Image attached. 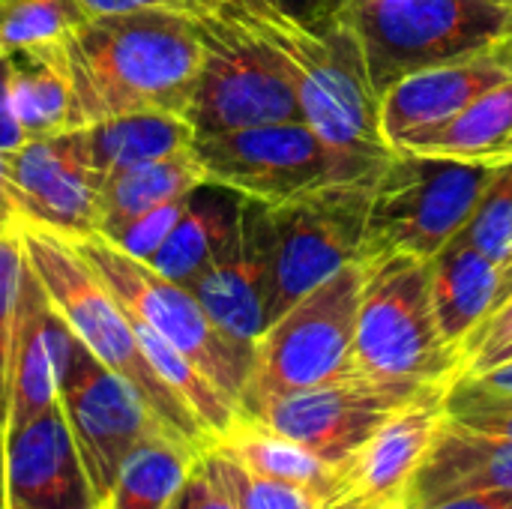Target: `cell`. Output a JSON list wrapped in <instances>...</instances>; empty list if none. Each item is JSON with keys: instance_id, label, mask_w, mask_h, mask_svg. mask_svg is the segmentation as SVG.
Returning a JSON list of instances; mask_svg holds the SVG:
<instances>
[{"instance_id": "42", "label": "cell", "mask_w": 512, "mask_h": 509, "mask_svg": "<svg viewBox=\"0 0 512 509\" xmlns=\"http://www.w3.org/2000/svg\"><path fill=\"white\" fill-rule=\"evenodd\" d=\"M18 231H21V213H18L12 180H9L6 153L0 150V234H18Z\"/></svg>"}, {"instance_id": "21", "label": "cell", "mask_w": 512, "mask_h": 509, "mask_svg": "<svg viewBox=\"0 0 512 509\" xmlns=\"http://www.w3.org/2000/svg\"><path fill=\"white\" fill-rule=\"evenodd\" d=\"M429 270L438 327L462 354V342L504 300V264L453 237L435 258H429Z\"/></svg>"}, {"instance_id": "31", "label": "cell", "mask_w": 512, "mask_h": 509, "mask_svg": "<svg viewBox=\"0 0 512 509\" xmlns=\"http://www.w3.org/2000/svg\"><path fill=\"white\" fill-rule=\"evenodd\" d=\"M24 264H27V258H24L18 234H0V509H3V453H6L12 348H15L18 294H21Z\"/></svg>"}, {"instance_id": "25", "label": "cell", "mask_w": 512, "mask_h": 509, "mask_svg": "<svg viewBox=\"0 0 512 509\" xmlns=\"http://www.w3.org/2000/svg\"><path fill=\"white\" fill-rule=\"evenodd\" d=\"M6 60L9 102L24 138L63 135L72 126V75L63 42L15 51Z\"/></svg>"}, {"instance_id": "22", "label": "cell", "mask_w": 512, "mask_h": 509, "mask_svg": "<svg viewBox=\"0 0 512 509\" xmlns=\"http://www.w3.org/2000/svg\"><path fill=\"white\" fill-rule=\"evenodd\" d=\"M78 159L99 177L192 147L195 129L174 111H135L66 132Z\"/></svg>"}, {"instance_id": "3", "label": "cell", "mask_w": 512, "mask_h": 509, "mask_svg": "<svg viewBox=\"0 0 512 509\" xmlns=\"http://www.w3.org/2000/svg\"><path fill=\"white\" fill-rule=\"evenodd\" d=\"M21 249L33 273L39 276L45 294L51 297L60 318L69 330L117 375H123L153 408V414L186 438L201 453L213 447V438L198 423V417L171 393V387L153 372L147 363L138 333L126 309L117 297L105 288L96 270L75 252V246L51 231L42 228H21L18 231Z\"/></svg>"}, {"instance_id": "30", "label": "cell", "mask_w": 512, "mask_h": 509, "mask_svg": "<svg viewBox=\"0 0 512 509\" xmlns=\"http://www.w3.org/2000/svg\"><path fill=\"white\" fill-rule=\"evenodd\" d=\"M201 465L213 477V483L237 504V509H327L312 492L261 477L216 447L201 453Z\"/></svg>"}, {"instance_id": "33", "label": "cell", "mask_w": 512, "mask_h": 509, "mask_svg": "<svg viewBox=\"0 0 512 509\" xmlns=\"http://www.w3.org/2000/svg\"><path fill=\"white\" fill-rule=\"evenodd\" d=\"M186 201H189V195L174 198V201H165V204H159V207H153V210H144V213L126 219V222L108 228V231L99 234V237H105V240H111L117 249H123V252L141 258V261H147V258L165 243V237L174 231V225L180 222V216H183V210H186Z\"/></svg>"}, {"instance_id": "29", "label": "cell", "mask_w": 512, "mask_h": 509, "mask_svg": "<svg viewBox=\"0 0 512 509\" xmlns=\"http://www.w3.org/2000/svg\"><path fill=\"white\" fill-rule=\"evenodd\" d=\"M87 18L78 0H0V57L66 42Z\"/></svg>"}, {"instance_id": "24", "label": "cell", "mask_w": 512, "mask_h": 509, "mask_svg": "<svg viewBox=\"0 0 512 509\" xmlns=\"http://www.w3.org/2000/svg\"><path fill=\"white\" fill-rule=\"evenodd\" d=\"M213 447L228 453L243 468H249L261 477L282 480V483L312 492L327 509L339 504V495H342L339 471L333 465L321 462L315 453H309L297 441L273 432L270 426H264L261 420H255L249 414H237L231 429Z\"/></svg>"}, {"instance_id": "1", "label": "cell", "mask_w": 512, "mask_h": 509, "mask_svg": "<svg viewBox=\"0 0 512 509\" xmlns=\"http://www.w3.org/2000/svg\"><path fill=\"white\" fill-rule=\"evenodd\" d=\"M72 75V126L135 114L189 111L204 45L192 15L138 9L87 18L63 42Z\"/></svg>"}, {"instance_id": "46", "label": "cell", "mask_w": 512, "mask_h": 509, "mask_svg": "<svg viewBox=\"0 0 512 509\" xmlns=\"http://www.w3.org/2000/svg\"><path fill=\"white\" fill-rule=\"evenodd\" d=\"M495 3H510V0H495Z\"/></svg>"}, {"instance_id": "12", "label": "cell", "mask_w": 512, "mask_h": 509, "mask_svg": "<svg viewBox=\"0 0 512 509\" xmlns=\"http://www.w3.org/2000/svg\"><path fill=\"white\" fill-rule=\"evenodd\" d=\"M57 399L90 477L96 504H102L120 465L144 438L174 432L153 414L144 396L123 375L108 369L75 333L57 378Z\"/></svg>"}, {"instance_id": "26", "label": "cell", "mask_w": 512, "mask_h": 509, "mask_svg": "<svg viewBox=\"0 0 512 509\" xmlns=\"http://www.w3.org/2000/svg\"><path fill=\"white\" fill-rule=\"evenodd\" d=\"M396 150L459 156V159H512V78L486 90L453 120L408 135Z\"/></svg>"}, {"instance_id": "28", "label": "cell", "mask_w": 512, "mask_h": 509, "mask_svg": "<svg viewBox=\"0 0 512 509\" xmlns=\"http://www.w3.org/2000/svg\"><path fill=\"white\" fill-rule=\"evenodd\" d=\"M204 168L195 156L192 147L153 159V162H141L114 174L102 177V225L99 234H105L108 228L153 210L165 201L183 198L192 189H198L204 183Z\"/></svg>"}, {"instance_id": "39", "label": "cell", "mask_w": 512, "mask_h": 509, "mask_svg": "<svg viewBox=\"0 0 512 509\" xmlns=\"http://www.w3.org/2000/svg\"><path fill=\"white\" fill-rule=\"evenodd\" d=\"M267 3H273L276 9H282L285 15H291L303 24L330 21V18L345 15V9H348V0H267Z\"/></svg>"}, {"instance_id": "15", "label": "cell", "mask_w": 512, "mask_h": 509, "mask_svg": "<svg viewBox=\"0 0 512 509\" xmlns=\"http://www.w3.org/2000/svg\"><path fill=\"white\" fill-rule=\"evenodd\" d=\"M21 228H42L63 240L99 234L102 177L72 150L66 132L30 138L6 153Z\"/></svg>"}, {"instance_id": "32", "label": "cell", "mask_w": 512, "mask_h": 509, "mask_svg": "<svg viewBox=\"0 0 512 509\" xmlns=\"http://www.w3.org/2000/svg\"><path fill=\"white\" fill-rule=\"evenodd\" d=\"M495 261H507L512 252V159L498 162L486 192L480 195L468 225L456 234Z\"/></svg>"}, {"instance_id": "11", "label": "cell", "mask_w": 512, "mask_h": 509, "mask_svg": "<svg viewBox=\"0 0 512 509\" xmlns=\"http://www.w3.org/2000/svg\"><path fill=\"white\" fill-rule=\"evenodd\" d=\"M375 180L339 183L270 204L276 234L273 321L345 264L363 258Z\"/></svg>"}, {"instance_id": "27", "label": "cell", "mask_w": 512, "mask_h": 509, "mask_svg": "<svg viewBox=\"0 0 512 509\" xmlns=\"http://www.w3.org/2000/svg\"><path fill=\"white\" fill-rule=\"evenodd\" d=\"M198 459L201 450L174 432L144 438L120 465L99 509H165Z\"/></svg>"}, {"instance_id": "9", "label": "cell", "mask_w": 512, "mask_h": 509, "mask_svg": "<svg viewBox=\"0 0 512 509\" xmlns=\"http://www.w3.org/2000/svg\"><path fill=\"white\" fill-rule=\"evenodd\" d=\"M69 243L96 270V276L129 312V318L153 327L162 339L183 351L240 408L255 360V345L228 336L186 285L162 276L147 261L117 249L111 240L93 234Z\"/></svg>"}, {"instance_id": "18", "label": "cell", "mask_w": 512, "mask_h": 509, "mask_svg": "<svg viewBox=\"0 0 512 509\" xmlns=\"http://www.w3.org/2000/svg\"><path fill=\"white\" fill-rule=\"evenodd\" d=\"M72 330L54 309L39 276L24 264L18 294V324L12 348L6 438L57 402V378L66 363Z\"/></svg>"}, {"instance_id": "20", "label": "cell", "mask_w": 512, "mask_h": 509, "mask_svg": "<svg viewBox=\"0 0 512 509\" xmlns=\"http://www.w3.org/2000/svg\"><path fill=\"white\" fill-rule=\"evenodd\" d=\"M483 489H512V438L480 435L444 417L405 489V509H429Z\"/></svg>"}, {"instance_id": "36", "label": "cell", "mask_w": 512, "mask_h": 509, "mask_svg": "<svg viewBox=\"0 0 512 509\" xmlns=\"http://www.w3.org/2000/svg\"><path fill=\"white\" fill-rule=\"evenodd\" d=\"M165 509H237V504L213 483V477L204 471L198 459V465L192 468V474L186 477V483Z\"/></svg>"}, {"instance_id": "13", "label": "cell", "mask_w": 512, "mask_h": 509, "mask_svg": "<svg viewBox=\"0 0 512 509\" xmlns=\"http://www.w3.org/2000/svg\"><path fill=\"white\" fill-rule=\"evenodd\" d=\"M444 384L420 381H384L369 375H351L333 384L276 396L252 411L273 432L297 441L321 462L339 468L348 462L399 408L426 396ZM243 414V411H240Z\"/></svg>"}, {"instance_id": "38", "label": "cell", "mask_w": 512, "mask_h": 509, "mask_svg": "<svg viewBox=\"0 0 512 509\" xmlns=\"http://www.w3.org/2000/svg\"><path fill=\"white\" fill-rule=\"evenodd\" d=\"M453 390L468 393V396H495V399H512V360L492 366L480 375H459L453 384Z\"/></svg>"}, {"instance_id": "7", "label": "cell", "mask_w": 512, "mask_h": 509, "mask_svg": "<svg viewBox=\"0 0 512 509\" xmlns=\"http://www.w3.org/2000/svg\"><path fill=\"white\" fill-rule=\"evenodd\" d=\"M498 162L393 150L372 189L363 258H435L471 219Z\"/></svg>"}, {"instance_id": "44", "label": "cell", "mask_w": 512, "mask_h": 509, "mask_svg": "<svg viewBox=\"0 0 512 509\" xmlns=\"http://www.w3.org/2000/svg\"><path fill=\"white\" fill-rule=\"evenodd\" d=\"M492 54L501 60V66H504V69L512 75V27H510V33H507V36L492 48Z\"/></svg>"}, {"instance_id": "4", "label": "cell", "mask_w": 512, "mask_h": 509, "mask_svg": "<svg viewBox=\"0 0 512 509\" xmlns=\"http://www.w3.org/2000/svg\"><path fill=\"white\" fill-rule=\"evenodd\" d=\"M360 264L363 294L354 339L357 375L453 384L462 372V354L438 327L429 258L393 252Z\"/></svg>"}, {"instance_id": "14", "label": "cell", "mask_w": 512, "mask_h": 509, "mask_svg": "<svg viewBox=\"0 0 512 509\" xmlns=\"http://www.w3.org/2000/svg\"><path fill=\"white\" fill-rule=\"evenodd\" d=\"M186 288L237 342L255 345L264 336L276 288V234L267 201L243 198L237 234Z\"/></svg>"}, {"instance_id": "40", "label": "cell", "mask_w": 512, "mask_h": 509, "mask_svg": "<svg viewBox=\"0 0 512 509\" xmlns=\"http://www.w3.org/2000/svg\"><path fill=\"white\" fill-rule=\"evenodd\" d=\"M24 132L12 114V102H9V81H6V60L0 57V150L9 153L18 144H24Z\"/></svg>"}, {"instance_id": "6", "label": "cell", "mask_w": 512, "mask_h": 509, "mask_svg": "<svg viewBox=\"0 0 512 509\" xmlns=\"http://www.w3.org/2000/svg\"><path fill=\"white\" fill-rule=\"evenodd\" d=\"M348 18L378 96L396 81L492 51L512 27V3L495 0H354Z\"/></svg>"}, {"instance_id": "19", "label": "cell", "mask_w": 512, "mask_h": 509, "mask_svg": "<svg viewBox=\"0 0 512 509\" xmlns=\"http://www.w3.org/2000/svg\"><path fill=\"white\" fill-rule=\"evenodd\" d=\"M507 78L512 75L492 51L414 72L381 96V132L396 150L408 135H420L453 120L474 99Z\"/></svg>"}, {"instance_id": "10", "label": "cell", "mask_w": 512, "mask_h": 509, "mask_svg": "<svg viewBox=\"0 0 512 509\" xmlns=\"http://www.w3.org/2000/svg\"><path fill=\"white\" fill-rule=\"evenodd\" d=\"M192 18L204 45L198 87L186 111L195 135L306 120L288 63L264 39L219 9Z\"/></svg>"}, {"instance_id": "23", "label": "cell", "mask_w": 512, "mask_h": 509, "mask_svg": "<svg viewBox=\"0 0 512 509\" xmlns=\"http://www.w3.org/2000/svg\"><path fill=\"white\" fill-rule=\"evenodd\" d=\"M243 198L246 195L228 186L204 180L198 189L189 192L180 222L165 237V243L147 258V264L162 276L189 285L237 234Z\"/></svg>"}, {"instance_id": "41", "label": "cell", "mask_w": 512, "mask_h": 509, "mask_svg": "<svg viewBox=\"0 0 512 509\" xmlns=\"http://www.w3.org/2000/svg\"><path fill=\"white\" fill-rule=\"evenodd\" d=\"M429 509H512V489H483L447 498Z\"/></svg>"}, {"instance_id": "2", "label": "cell", "mask_w": 512, "mask_h": 509, "mask_svg": "<svg viewBox=\"0 0 512 509\" xmlns=\"http://www.w3.org/2000/svg\"><path fill=\"white\" fill-rule=\"evenodd\" d=\"M213 9L252 30L288 63L306 123L318 135L363 153H393L381 132V96L348 9L321 24H303L267 0H216Z\"/></svg>"}, {"instance_id": "45", "label": "cell", "mask_w": 512, "mask_h": 509, "mask_svg": "<svg viewBox=\"0 0 512 509\" xmlns=\"http://www.w3.org/2000/svg\"><path fill=\"white\" fill-rule=\"evenodd\" d=\"M510 360H512V342L507 345V348H501V351H498V354H495V357H492L480 372H486V369H492V366H501V363H510ZM480 372H477V375H480Z\"/></svg>"}, {"instance_id": "5", "label": "cell", "mask_w": 512, "mask_h": 509, "mask_svg": "<svg viewBox=\"0 0 512 509\" xmlns=\"http://www.w3.org/2000/svg\"><path fill=\"white\" fill-rule=\"evenodd\" d=\"M192 150L210 183L267 204L339 183L375 180L390 159L339 147L306 120L195 135Z\"/></svg>"}, {"instance_id": "16", "label": "cell", "mask_w": 512, "mask_h": 509, "mask_svg": "<svg viewBox=\"0 0 512 509\" xmlns=\"http://www.w3.org/2000/svg\"><path fill=\"white\" fill-rule=\"evenodd\" d=\"M3 509H99L60 399L6 438Z\"/></svg>"}, {"instance_id": "48", "label": "cell", "mask_w": 512, "mask_h": 509, "mask_svg": "<svg viewBox=\"0 0 512 509\" xmlns=\"http://www.w3.org/2000/svg\"><path fill=\"white\" fill-rule=\"evenodd\" d=\"M510 3H512V0H510Z\"/></svg>"}, {"instance_id": "8", "label": "cell", "mask_w": 512, "mask_h": 509, "mask_svg": "<svg viewBox=\"0 0 512 509\" xmlns=\"http://www.w3.org/2000/svg\"><path fill=\"white\" fill-rule=\"evenodd\" d=\"M360 294L363 264L354 261L282 312L255 342L240 411L246 414L276 396L357 375L354 339Z\"/></svg>"}, {"instance_id": "47", "label": "cell", "mask_w": 512, "mask_h": 509, "mask_svg": "<svg viewBox=\"0 0 512 509\" xmlns=\"http://www.w3.org/2000/svg\"><path fill=\"white\" fill-rule=\"evenodd\" d=\"M348 3H354V0H348Z\"/></svg>"}, {"instance_id": "37", "label": "cell", "mask_w": 512, "mask_h": 509, "mask_svg": "<svg viewBox=\"0 0 512 509\" xmlns=\"http://www.w3.org/2000/svg\"><path fill=\"white\" fill-rule=\"evenodd\" d=\"M90 18L96 15H117V12H138V9H171L183 15H201L216 6V0H78Z\"/></svg>"}, {"instance_id": "43", "label": "cell", "mask_w": 512, "mask_h": 509, "mask_svg": "<svg viewBox=\"0 0 512 509\" xmlns=\"http://www.w3.org/2000/svg\"><path fill=\"white\" fill-rule=\"evenodd\" d=\"M330 509H405V498H390V501H345Z\"/></svg>"}, {"instance_id": "35", "label": "cell", "mask_w": 512, "mask_h": 509, "mask_svg": "<svg viewBox=\"0 0 512 509\" xmlns=\"http://www.w3.org/2000/svg\"><path fill=\"white\" fill-rule=\"evenodd\" d=\"M512 342V294L489 315L483 324L462 342V372L459 375H477L501 348Z\"/></svg>"}, {"instance_id": "34", "label": "cell", "mask_w": 512, "mask_h": 509, "mask_svg": "<svg viewBox=\"0 0 512 509\" xmlns=\"http://www.w3.org/2000/svg\"><path fill=\"white\" fill-rule=\"evenodd\" d=\"M444 411H447V420H453L462 429L495 435V438H512V399L468 396V393L447 387Z\"/></svg>"}, {"instance_id": "17", "label": "cell", "mask_w": 512, "mask_h": 509, "mask_svg": "<svg viewBox=\"0 0 512 509\" xmlns=\"http://www.w3.org/2000/svg\"><path fill=\"white\" fill-rule=\"evenodd\" d=\"M447 387H435L426 396L414 399L411 405L399 408L348 462H342L339 483L345 501H390L405 498V489L426 459L447 411L444 396Z\"/></svg>"}]
</instances>
